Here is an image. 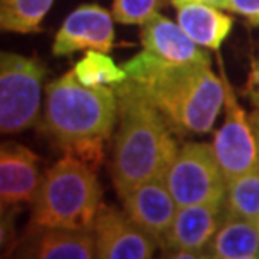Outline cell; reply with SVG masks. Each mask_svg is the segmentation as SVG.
<instances>
[{"label": "cell", "instance_id": "14", "mask_svg": "<svg viewBox=\"0 0 259 259\" xmlns=\"http://www.w3.org/2000/svg\"><path fill=\"white\" fill-rule=\"evenodd\" d=\"M142 46L145 51L168 63H207L209 56L200 51L184 29L158 12L142 29Z\"/></svg>", "mask_w": 259, "mask_h": 259}, {"label": "cell", "instance_id": "21", "mask_svg": "<svg viewBox=\"0 0 259 259\" xmlns=\"http://www.w3.org/2000/svg\"><path fill=\"white\" fill-rule=\"evenodd\" d=\"M227 10L242 15L252 25H259V0H229Z\"/></svg>", "mask_w": 259, "mask_h": 259}, {"label": "cell", "instance_id": "23", "mask_svg": "<svg viewBox=\"0 0 259 259\" xmlns=\"http://www.w3.org/2000/svg\"><path fill=\"white\" fill-rule=\"evenodd\" d=\"M175 7H179V5L182 4H189V2H202V4H209V5H214V7H219L222 10H227V4H229V0H170Z\"/></svg>", "mask_w": 259, "mask_h": 259}, {"label": "cell", "instance_id": "13", "mask_svg": "<svg viewBox=\"0 0 259 259\" xmlns=\"http://www.w3.org/2000/svg\"><path fill=\"white\" fill-rule=\"evenodd\" d=\"M19 252L24 257L39 259H91L96 257L95 231L30 227Z\"/></svg>", "mask_w": 259, "mask_h": 259}, {"label": "cell", "instance_id": "9", "mask_svg": "<svg viewBox=\"0 0 259 259\" xmlns=\"http://www.w3.org/2000/svg\"><path fill=\"white\" fill-rule=\"evenodd\" d=\"M93 231L100 259H148L155 252L157 241L115 207L101 204Z\"/></svg>", "mask_w": 259, "mask_h": 259}, {"label": "cell", "instance_id": "19", "mask_svg": "<svg viewBox=\"0 0 259 259\" xmlns=\"http://www.w3.org/2000/svg\"><path fill=\"white\" fill-rule=\"evenodd\" d=\"M72 69L77 81L88 88H115L128 79L125 67L115 64V61L101 51H86V54L77 61Z\"/></svg>", "mask_w": 259, "mask_h": 259}, {"label": "cell", "instance_id": "20", "mask_svg": "<svg viewBox=\"0 0 259 259\" xmlns=\"http://www.w3.org/2000/svg\"><path fill=\"white\" fill-rule=\"evenodd\" d=\"M160 0H113V19L123 25H143L157 14Z\"/></svg>", "mask_w": 259, "mask_h": 259}, {"label": "cell", "instance_id": "2", "mask_svg": "<svg viewBox=\"0 0 259 259\" xmlns=\"http://www.w3.org/2000/svg\"><path fill=\"white\" fill-rule=\"evenodd\" d=\"M118 120V96L113 86L88 88L74 69L46 88L42 130L66 155L95 168L103 162V147Z\"/></svg>", "mask_w": 259, "mask_h": 259}, {"label": "cell", "instance_id": "3", "mask_svg": "<svg viewBox=\"0 0 259 259\" xmlns=\"http://www.w3.org/2000/svg\"><path fill=\"white\" fill-rule=\"evenodd\" d=\"M118 132L111 179L118 195L135 185L165 175L177 157L175 132L163 115L128 79L115 86Z\"/></svg>", "mask_w": 259, "mask_h": 259}, {"label": "cell", "instance_id": "15", "mask_svg": "<svg viewBox=\"0 0 259 259\" xmlns=\"http://www.w3.org/2000/svg\"><path fill=\"white\" fill-rule=\"evenodd\" d=\"M177 24L197 46L219 51L232 30V19L219 7L202 2H189L177 7Z\"/></svg>", "mask_w": 259, "mask_h": 259}, {"label": "cell", "instance_id": "24", "mask_svg": "<svg viewBox=\"0 0 259 259\" xmlns=\"http://www.w3.org/2000/svg\"><path fill=\"white\" fill-rule=\"evenodd\" d=\"M251 123H252V128H254L256 142H257V152H259V108L251 115Z\"/></svg>", "mask_w": 259, "mask_h": 259}, {"label": "cell", "instance_id": "18", "mask_svg": "<svg viewBox=\"0 0 259 259\" xmlns=\"http://www.w3.org/2000/svg\"><path fill=\"white\" fill-rule=\"evenodd\" d=\"M54 0H0V27L5 32L34 34Z\"/></svg>", "mask_w": 259, "mask_h": 259}, {"label": "cell", "instance_id": "7", "mask_svg": "<svg viewBox=\"0 0 259 259\" xmlns=\"http://www.w3.org/2000/svg\"><path fill=\"white\" fill-rule=\"evenodd\" d=\"M217 61H219L221 79L224 84L226 98L224 123L217 130L212 148H214L222 174L229 182L231 179L247 172L259 163V152L251 118H247L246 111L242 110V106L237 101L234 88L227 79V72L222 58L219 56V51H217Z\"/></svg>", "mask_w": 259, "mask_h": 259}, {"label": "cell", "instance_id": "17", "mask_svg": "<svg viewBox=\"0 0 259 259\" xmlns=\"http://www.w3.org/2000/svg\"><path fill=\"white\" fill-rule=\"evenodd\" d=\"M224 217L259 219V163L227 182Z\"/></svg>", "mask_w": 259, "mask_h": 259}, {"label": "cell", "instance_id": "22", "mask_svg": "<svg viewBox=\"0 0 259 259\" xmlns=\"http://www.w3.org/2000/svg\"><path fill=\"white\" fill-rule=\"evenodd\" d=\"M244 96L249 98L252 105L259 108V59H254L251 64V71L244 86Z\"/></svg>", "mask_w": 259, "mask_h": 259}, {"label": "cell", "instance_id": "12", "mask_svg": "<svg viewBox=\"0 0 259 259\" xmlns=\"http://www.w3.org/2000/svg\"><path fill=\"white\" fill-rule=\"evenodd\" d=\"M40 158L32 150L15 142H5L0 148V199L2 210L34 204L39 192Z\"/></svg>", "mask_w": 259, "mask_h": 259}, {"label": "cell", "instance_id": "6", "mask_svg": "<svg viewBox=\"0 0 259 259\" xmlns=\"http://www.w3.org/2000/svg\"><path fill=\"white\" fill-rule=\"evenodd\" d=\"M165 179L179 207L224 204L227 180L209 143L189 142L179 148Z\"/></svg>", "mask_w": 259, "mask_h": 259}, {"label": "cell", "instance_id": "16", "mask_svg": "<svg viewBox=\"0 0 259 259\" xmlns=\"http://www.w3.org/2000/svg\"><path fill=\"white\" fill-rule=\"evenodd\" d=\"M207 257L259 259L257 224L241 217H224L207 247Z\"/></svg>", "mask_w": 259, "mask_h": 259}, {"label": "cell", "instance_id": "25", "mask_svg": "<svg viewBox=\"0 0 259 259\" xmlns=\"http://www.w3.org/2000/svg\"><path fill=\"white\" fill-rule=\"evenodd\" d=\"M256 224H257V229H259V219L256 221Z\"/></svg>", "mask_w": 259, "mask_h": 259}, {"label": "cell", "instance_id": "8", "mask_svg": "<svg viewBox=\"0 0 259 259\" xmlns=\"http://www.w3.org/2000/svg\"><path fill=\"white\" fill-rule=\"evenodd\" d=\"M115 42L113 14L96 4H86L67 15L56 32L53 54L72 56L81 51L110 53Z\"/></svg>", "mask_w": 259, "mask_h": 259}, {"label": "cell", "instance_id": "10", "mask_svg": "<svg viewBox=\"0 0 259 259\" xmlns=\"http://www.w3.org/2000/svg\"><path fill=\"white\" fill-rule=\"evenodd\" d=\"M120 199L126 215L145 232H148L158 244L179 209L165 175L135 185L120 194Z\"/></svg>", "mask_w": 259, "mask_h": 259}, {"label": "cell", "instance_id": "1", "mask_svg": "<svg viewBox=\"0 0 259 259\" xmlns=\"http://www.w3.org/2000/svg\"><path fill=\"white\" fill-rule=\"evenodd\" d=\"M128 81L177 135L210 133L224 106V84L207 63H168L142 51L125 64Z\"/></svg>", "mask_w": 259, "mask_h": 259}, {"label": "cell", "instance_id": "5", "mask_svg": "<svg viewBox=\"0 0 259 259\" xmlns=\"http://www.w3.org/2000/svg\"><path fill=\"white\" fill-rule=\"evenodd\" d=\"M44 63L15 53L0 54V130L20 133L37 120Z\"/></svg>", "mask_w": 259, "mask_h": 259}, {"label": "cell", "instance_id": "4", "mask_svg": "<svg viewBox=\"0 0 259 259\" xmlns=\"http://www.w3.org/2000/svg\"><path fill=\"white\" fill-rule=\"evenodd\" d=\"M100 207L101 187L95 168L72 155H66L42 177L29 226L93 229Z\"/></svg>", "mask_w": 259, "mask_h": 259}, {"label": "cell", "instance_id": "11", "mask_svg": "<svg viewBox=\"0 0 259 259\" xmlns=\"http://www.w3.org/2000/svg\"><path fill=\"white\" fill-rule=\"evenodd\" d=\"M224 204H194L179 207L172 224L158 241L163 252H207L212 237L222 224ZM205 257V254H200Z\"/></svg>", "mask_w": 259, "mask_h": 259}]
</instances>
